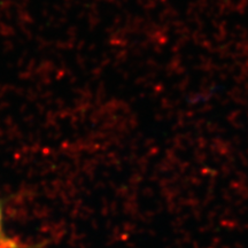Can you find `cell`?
I'll return each instance as SVG.
<instances>
[{
	"mask_svg": "<svg viewBox=\"0 0 248 248\" xmlns=\"http://www.w3.org/2000/svg\"><path fill=\"white\" fill-rule=\"evenodd\" d=\"M0 246H6L8 248H15L16 245L14 243H12L11 240L6 239V237L4 235V232H2V212H1V207H0Z\"/></svg>",
	"mask_w": 248,
	"mask_h": 248,
	"instance_id": "6da1fadb",
	"label": "cell"
}]
</instances>
